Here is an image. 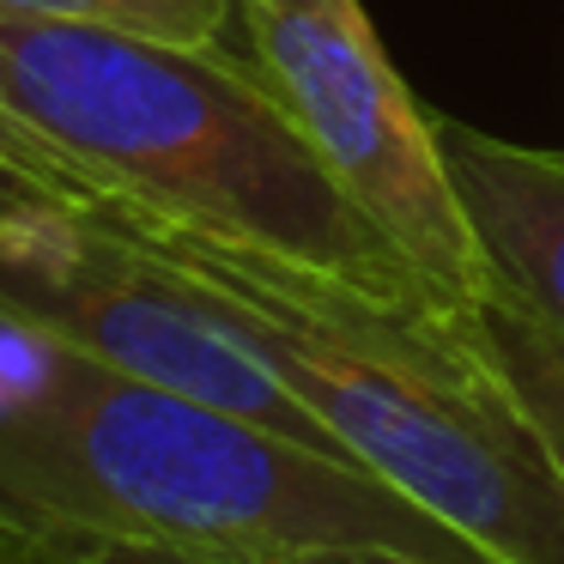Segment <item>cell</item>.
I'll list each match as a JSON object with an SVG mask.
<instances>
[{"label":"cell","mask_w":564,"mask_h":564,"mask_svg":"<svg viewBox=\"0 0 564 564\" xmlns=\"http://www.w3.org/2000/svg\"><path fill=\"white\" fill-rule=\"evenodd\" d=\"M0 564H19V558H7V552H0Z\"/></svg>","instance_id":"11"},{"label":"cell","mask_w":564,"mask_h":564,"mask_svg":"<svg viewBox=\"0 0 564 564\" xmlns=\"http://www.w3.org/2000/svg\"><path fill=\"white\" fill-rule=\"evenodd\" d=\"M474 328L486 340V352L498 358V370L510 377V389L522 394V406L534 413V425L546 431L552 455L564 462V334L534 322L498 292H486Z\"/></svg>","instance_id":"7"},{"label":"cell","mask_w":564,"mask_h":564,"mask_svg":"<svg viewBox=\"0 0 564 564\" xmlns=\"http://www.w3.org/2000/svg\"><path fill=\"white\" fill-rule=\"evenodd\" d=\"M437 140L486 261V292L564 334V152L449 116H437Z\"/></svg>","instance_id":"6"},{"label":"cell","mask_w":564,"mask_h":564,"mask_svg":"<svg viewBox=\"0 0 564 564\" xmlns=\"http://www.w3.org/2000/svg\"><path fill=\"white\" fill-rule=\"evenodd\" d=\"M13 334L0 358V552L128 534L237 564H498L352 455Z\"/></svg>","instance_id":"1"},{"label":"cell","mask_w":564,"mask_h":564,"mask_svg":"<svg viewBox=\"0 0 564 564\" xmlns=\"http://www.w3.org/2000/svg\"><path fill=\"white\" fill-rule=\"evenodd\" d=\"M0 147L213 237L273 249L370 304L431 310L406 256L346 200L310 140L225 43H164L0 7Z\"/></svg>","instance_id":"3"},{"label":"cell","mask_w":564,"mask_h":564,"mask_svg":"<svg viewBox=\"0 0 564 564\" xmlns=\"http://www.w3.org/2000/svg\"><path fill=\"white\" fill-rule=\"evenodd\" d=\"M67 200L98 231L188 273L352 462L498 564H564V462L486 352L474 316L370 304L273 249L116 195L74 188Z\"/></svg>","instance_id":"2"},{"label":"cell","mask_w":564,"mask_h":564,"mask_svg":"<svg viewBox=\"0 0 564 564\" xmlns=\"http://www.w3.org/2000/svg\"><path fill=\"white\" fill-rule=\"evenodd\" d=\"M249 62L322 171L406 256L437 316H479L486 261L455 195L437 116L370 31L365 0H237Z\"/></svg>","instance_id":"4"},{"label":"cell","mask_w":564,"mask_h":564,"mask_svg":"<svg viewBox=\"0 0 564 564\" xmlns=\"http://www.w3.org/2000/svg\"><path fill=\"white\" fill-rule=\"evenodd\" d=\"M62 207H67V195H62L55 176L31 171L25 159H13V152L0 147V237L31 231V225L55 219Z\"/></svg>","instance_id":"10"},{"label":"cell","mask_w":564,"mask_h":564,"mask_svg":"<svg viewBox=\"0 0 564 564\" xmlns=\"http://www.w3.org/2000/svg\"><path fill=\"white\" fill-rule=\"evenodd\" d=\"M31 564H237V558L164 546V540H128V534H50L31 546Z\"/></svg>","instance_id":"9"},{"label":"cell","mask_w":564,"mask_h":564,"mask_svg":"<svg viewBox=\"0 0 564 564\" xmlns=\"http://www.w3.org/2000/svg\"><path fill=\"white\" fill-rule=\"evenodd\" d=\"M7 13L37 19H79V25H110L134 37L164 43H219L225 25H237V0H0Z\"/></svg>","instance_id":"8"},{"label":"cell","mask_w":564,"mask_h":564,"mask_svg":"<svg viewBox=\"0 0 564 564\" xmlns=\"http://www.w3.org/2000/svg\"><path fill=\"white\" fill-rule=\"evenodd\" d=\"M0 328L74 346L140 382L231 406L297 443L346 455L188 273L98 231L74 200L31 231L0 237Z\"/></svg>","instance_id":"5"}]
</instances>
